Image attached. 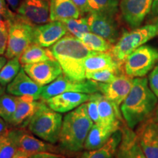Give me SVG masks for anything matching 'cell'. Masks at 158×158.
<instances>
[{"mask_svg": "<svg viewBox=\"0 0 158 158\" xmlns=\"http://www.w3.org/2000/svg\"><path fill=\"white\" fill-rule=\"evenodd\" d=\"M157 100L149 87L147 78H133L131 90L120 107L127 127L133 130L149 117L157 107Z\"/></svg>", "mask_w": 158, "mask_h": 158, "instance_id": "obj_1", "label": "cell"}, {"mask_svg": "<svg viewBox=\"0 0 158 158\" xmlns=\"http://www.w3.org/2000/svg\"><path fill=\"white\" fill-rule=\"evenodd\" d=\"M50 50L64 76L78 81L86 79L84 61L95 51L85 46L78 37L68 35L51 46Z\"/></svg>", "mask_w": 158, "mask_h": 158, "instance_id": "obj_2", "label": "cell"}, {"mask_svg": "<svg viewBox=\"0 0 158 158\" xmlns=\"http://www.w3.org/2000/svg\"><path fill=\"white\" fill-rule=\"evenodd\" d=\"M93 124L89 116L86 102L68 112L63 118L59 134L58 142L60 149L68 152L81 151Z\"/></svg>", "mask_w": 158, "mask_h": 158, "instance_id": "obj_3", "label": "cell"}, {"mask_svg": "<svg viewBox=\"0 0 158 158\" xmlns=\"http://www.w3.org/2000/svg\"><path fill=\"white\" fill-rule=\"evenodd\" d=\"M63 118L43 101L35 114L27 124V128L37 138L48 143L54 144L59 141Z\"/></svg>", "mask_w": 158, "mask_h": 158, "instance_id": "obj_4", "label": "cell"}, {"mask_svg": "<svg viewBox=\"0 0 158 158\" xmlns=\"http://www.w3.org/2000/svg\"><path fill=\"white\" fill-rule=\"evenodd\" d=\"M158 34V27L155 25H146L124 32L112 47L110 54L116 61L124 63L129 55Z\"/></svg>", "mask_w": 158, "mask_h": 158, "instance_id": "obj_5", "label": "cell"}, {"mask_svg": "<svg viewBox=\"0 0 158 158\" xmlns=\"http://www.w3.org/2000/svg\"><path fill=\"white\" fill-rule=\"evenodd\" d=\"M157 62L158 48L150 45H141L124 62V73L131 78L144 77Z\"/></svg>", "mask_w": 158, "mask_h": 158, "instance_id": "obj_6", "label": "cell"}, {"mask_svg": "<svg viewBox=\"0 0 158 158\" xmlns=\"http://www.w3.org/2000/svg\"><path fill=\"white\" fill-rule=\"evenodd\" d=\"M98 92L99 88L97 82L89 79L80 81L71 80L62 73L51 84L43 86L40 100L46 101L51 98L66 92L93 94Z\"/></svg>", "mask_w": 158, "mask_h": 158, "instance_id": "obj_7", "label": "cell"}, {"mask_svg": "<svg viewBox=\"0 0 158 158\" xmlns=\"http://www.w3.org/2000/svg\"><path fill=\"white\" fill-rule=\"evenodd\" d=\"M15 19L32 27L50 22V0H21Z\"/></svg>", "mask_w": 158, "mask_h": 158, "instance_id": "obj_8", "label": "cell"}, {"mask_svg": "<svg viewBox=\"0 0 158 158\" xmlns=\"http://www.w3.org/2000/svg\"><path fill=\"white\" fill-rule=\"evenodd\" d=\"M9 133L14 140L18 150L30 156L41 152H59L54 144L43 141L23 127H13L10 129Z\"/></svg>", "mask_w": 158, "mask_h": 158, "instance_id": "obj_9", "label": "cell"}, {"mask_svg": "<svg viewBox=\"0 0 158 158\" xmlns=\"http://www.w3.org/2000/svg\"><path fill=\"white\" fill-rule=\"evenodd\" d=\"M32 26L17 21L10 24L5 57L12 59L19 57L25 49L32 43Z\"/></svg>", "mask_w": 158, "mask_h": 158, "instance_id": "obj_10", "label": "cell"}, {"mask_svg": "<svg viewBox=\"0 0 158 158\" xmlns=\"http://www.w3.org/2000/svg\"><path fill=\"white\" fill-rule=\"evenodd\" d=\"M26 73L40 86H46L63 73L62 68L56 59L23 65Z\"/></svg>", "mask_w": 158, "mask_h": 158, "instance_id": "obj_11", "label": "cell"}, {"mask_svg": "<svg viewBox=\"0 0 158 158\" xmlns=\"http://www.w3.org/2000/svg\"><path fill=\"white\" fill-rule=\"evenodd\" d=\"M86 18L92 32L107 40L111 44L120 38L119 28L115 16L92 12Z\"/></svg>", "mask_w": 158, "mask_h": 158, "instance_id": "obj_12", "label": "cell"}, {"mask_svg": "<svg viewBox=\"0 0 158 158\" xmlns=\"http://www.w3.org/2000/svg\"><path fill=\"white\" fill-rule=\"evenodd\" d=\"M133 84V78L125 73L118 75L110 83H98L99 92L118 108L130 93Z\"/></svg>", "mask_w": 158, "mask_h": 158, "instance_id": "obj_13", "label": "cell"}, {"mask_svg": "<svg viewBox=\"0 0 158 158\" xmlns=\"http://www.w3.org/2000/svg\"><path fill=\"white\" fill-rule=\"evenodd\" d=\"M152 2L153 0H120L124 21L131 29L138 28L151 11Z\"/></svg>", "mask_w": 158, "mask_h": 158, "instance_id": "obj_14", "label": "cell"}, {"mask_svg": "<svg viewBox=\"0 0 158 158\" xmlns=\"http://www.w3.org/2000/svg\"><path fill=\"white\" fill-rule=\"evenodd\" d=\"M68 29L64 23L54 21L33 27L32 43L48 48L65 36Z\"/></svg>", "mask_w": 158, "mask_h": 158, "instance_id": "obj_15", "label": "cell"}, {"mask_svg": "<svg viewBox=\"0 0 158 158\" xmlns=\"http://www.w3.org/2000/svg\"><path fill=\"white\" fill-rule=\"evenodd\" d=\"M93 94L82 92H66L51 98L45 102L51 109L59 113H66L79 106L87 102L93 98Z\"/></svg>", "mask_w": 158, "mask_h": 158, "instance_id": "obj_16", "label": "cell"}, {"mask_svg": "<svg viewBox=\"0 0 158 158\" xmlns=\"http://www.w3.org/2000/svg\"><path fill=\"white\" fill-rule=\"evenodd\" d=\"M43 86L37 84L28 75L23 68L16 77L7 86V92L12 95L18 97L31 96L36 100H40Z\"/></svg>", "mask_w": 158, "mask_h": 158, "instance_id": "obj_17", "label": "cell"}, {"mask_svg": "<svg viewBox=\"0 0 158 158\" xmlns=\"http://www.w3.org/2000/svg\"><path fill=\"white\" fill-rule=\"evenodd\" d=\"M142 151L147 158H158V122H146L137 134Z\"/></svg>", "mask_w": 158, "mask_h": 158, "instance_id": "obj_18", "label": "cell"}, {"mask_svg": "<svg viewBox=\"0 0 158 158\" xmlns=\"http://www.w3.org/2000/svg\"><path fill=\"white\" fill-rule=\"evenodd\" d=\"M42 100H36L31 96L19 97L17 108L10 125L26 128L29 120L40 106Z\"/></svg>", "mask_w": 158, "mask_h": 158, "instance_id": "obj_19", "label": "cell"}, {"mask_svg": "<svg viewBox=\"0 0 158 158\" xmlns=\"http://www.w3.org/2000/svg\"><path fill=\"white\" fill-rule=\"evenodd\" d=\"M122 133L115 158H147L140 146L137 134L128 127L122 129Z\"/></svg>", "mask_w": 158, "mask_h": 158, "instance_id": "obj_20", "label": "cell"}, {"mask_svg": "<svg viewBox=\"0 0 158 158\" xmlns=\"http://www.w3.org/2000/svg\"><path fill=\"white\" fill-rule=\"evenodd\" d=\"M98 113L100 117V126L120 128L122 116L119 108L107 100L102 94L98 93Z\"/></svg>", "mask_w": 158, "mask_h": 158, "instance_id": "obj_21", "label": "cell"}, {"mask_svg": "<svg viewBox=\"0 0 158 158\" xmlns=\"http://www.w3.org/2000/svg\"><path fill=\"white\" fill-rule=\"evenodd\" d=\"M121 63L116 61L110 52H95L89 56L84 61L86 73L111 69L121 70Z\"/></svg>", "mask_w": 158, "mask_h": 158, "instance_id": "obj_22", "label": "cell"}, {"mask_svg": "<svg viewBox=\"0 0 158 158\" xmlns=\"http://www.w3.org/2000/svg\"><path fill=\"white\" fill-rule=\"evenodd\" d=\"M80 11L73 0H50V20L64 21L78 19Z\"/></svg>", "mask_w": 158, "mask_h": 158, "instance_id": "obj_23", "label": "cell"}, {"mask_svg": "<svg viewBox=\"0 0 158 158\" xmlns=\"http://www.w3.org/2000/svg\"><path fill=\"white\" fill-rule=\"evenodd\" d=\"M119 129L120 128L114 127H102L94 124L85 141L84 149H99L109 140L110 136Z\"/></svg>", "mask_w": 158, "mask_h": 158, "instance_id": "obj_24", "label": "cell"}, {"mask_svg": "<svg viewBox=\"0 0 158 158\" xmlns=\"http://www.w3.org/2000/svg\"><path fill=\"white\" fill-rule=\"evenodd\" d=\"M122 136V130H118L102 147L97 149L86 150L78 158H115Z\"/></svg>", "mask_w": 158, "mask_h": 158, "instance_id": "obj_25", "label": "cell"}, {"mask_svg": "<svg viewBox=\"0 0 158 158\" xmlns=\"http://www.w3.org/2000/svg\"><path fill=\"white\" fill-rule=\"evenodd\" d=\"M49 59H55L50 48H44V47L35 43L29 45L19 56V61L22 65L34 64Z\"/></svg>", "mask_w": 158, "mask_h": 158, "instance_id": "obj_26", "label": "cell"}, {"mask_svg": "<svg viewBox=\"0 0 158 158\" xmlns=\"http://www.w3.org/2000/svg\"><path fill=\"white\" fill-rule=\"evenodd\" d=\"M78 39L89 49L98 52H108L113 47L111 43L107 40L92 31L83 35Z\"/></svg>", "mask_w": 158, "mask_h": 158, "instance_id": "obj_27", "label": "cell"}, {"mask_svg": "<svg viewBox=\"0 0 158 158\" xmlns=\"http://www.w3.org/2000/svg\"><path fill=\"white\" fill-rule=\"evenodd\" d=\"M19 57L10 59L0 70V84L4 88L14 79L21 70Z\"/></svg>", "mask_w": 158, "mask_h": 158, "instance_id": "obj_28", "label": "cell"}, {"mask_svg": "<svg viewBox=\"0 0 158 158\" xmlns=\"http://www.w3.org/2000/svg\"><path fill=\"white\" fill-rule=\"evenodd\" d=\"M19 97L4 94L0 96V117L10 124L17 108Z\"/></svg>", "mask_w": 158, "mask_h": 158, "instance_id": "obj_29", "label": "cell"}, {"mask_svg": "<svg viewBox=\"0 0 158 158\" xmlns=\"http://www.w3.org/2000/svg\"><path fill=\"white\" fill-rule=\"evenodd\" d=\"M119 0H89L91 13L116 16L118 11Z\"/></svg>", "mask_w": 158, "mask_h": 158, "instance_id": "obj_30", "label": "cell"}, {"mask_svg": "<svg viewBox=\"0 0 158 158\" xmlns=\"http://www.w3.org/2000/svg\"><path fill=\"white\" fill-rule=\"evenodd\" d=\"M62 22L64 23L68 31L78 38H80L83 35L91 31L86 17L67 19L62 21Z\"/></svg>", "mask_w": 158, "mask_h": 158, "instance_id": "obj_31", "label": "cell"}, {"mask_svg": "<svg viewBox=\"0 0 158 158\" xmlns=\"http://www.w3.org/2000/svg\"><path fill=\"white\" fill-rule=\"evenodd\" d=\"M121 73V70L105 69V70L86 73V78L89 80L98 83H110L115 80L116 77Z\"/></svg>", "mask_w": 158, "mask_h": 158, "instance_id": "obj_32", "label": "cell"}, {"mask_svg": "<svg viewBox=\"0 0 158 158\" xmlns=\"http://www.w3.org/2000/svg\"><path fill=\"white\" fill-rule=\"evenodd\" d=\"M18 152V147L9 132L0 135V158H13Z\"/></svg>", "mask_w": 158, "mask_h": 158, "instance_id": "obj_33", "label": "cell"}, {"mask_svg": "<svg viewBox=\"0 0 158 158\" xmlns=\"http://www.w3.org/2000/svg\"><path fill=\"white\" fill-rule=\"evenodd\" d=\"M98 92H95L93 94V98H92L89 101L86 102L87 105V110L89 116L92 121L93 122L94 124H98L100 125V117H99V113H98Z\"/></svg>", "mask_w": 158, "mask_h": 158, "instance_id": "obj_34", "label": "cell"}, {"mask_svg": "<svg viewBox=\"0 0 158 158\" xmlns=\"http://www.w3.org/2000/svg\"><path fill=\"white\" fill-rule=\"evenodd\" d=\"M10 23H7L0 27V56L5 54L8 41Z\"/></svg>", "mask_w": 158, "mask_h": 158, "instance_id": "obj_35", "label": "cell"}, {"mask_svg": "<svg viewBox=\"0 0 158 158\" xmlns=\"http://www.w3.org/2000/svg\"><path fill=\"white\" fill-rule=\"evenodd\" d=\"M148 83L151 90L158 98V64L154 67L152 71L150 73Z\"/></svg>", "mask_w": 158, "mask_h": 158, "instance_id": "obj_36", "label": "cell"}, {"mask_svg": "<svg viewBox=\"0 0 158 158\" xmlns=\"http://www.w3.org/2000/svg\"><path fill=\"white\" fill-rule=\"evenodd\" d=\"M80 11L81 16H84L91 13V9L89 4V0H73Z\"/></svg>", "mask_w": 158, "mask_h": 158, "instance_id": "obj_37", "label": "cell"}, {"mask_svg": "<svg viewBox=\"0 0 158 158\" xmlns=\"http://www.w3.org/2000/svg\"><path fill=\"white\" fill-rule=\"evenodd\" d=\"M30 158H64L62 155L56 153L51 152H41L31 155Z\"/></svg>", "mask_w": 158, "mask_h": 158, "instance_id": "obj_38", "label": "cell"}, {"mask_svg": "<svg viewBox=\"0 0 158 158\" xmlns=\"http://www.w3.org/2000/svg\"><path fill=\"white\" fill-rule=\"evenodd\" d=\"M10 124L2 118L0 117V135L7 134L10 131Z\"/></svg>", "mask_w": 158, "mask_h": 158, "instance_id": "obj_39", "label": "cell"}, {"mask_svg": "<svg viewBox=\"0 0 158 158\" xmlns=\"http://www.w3.org/2000/svg\"><path fill=\"white\" fill-rule=\"evenodd\" d=\"M6 2H7V5L11 9V10L15 13L21 2V0H6Z\"/></svg>", "mask_w": 158, "mask_h": 158, "instance_id": "obj_40", "label": "cell"}, {"mask_svg": "<svg viewBox=\"0 0 158 158\" xmlns=\"http://www.w3.org/2000/svg\"><path fill=\"white\" fill-rule=\"evenodd\" d=\"M152 13L154 15H158V0H153L152 5Z\"/></svg>", "mask_w": 158, "mask_h": 158, "instance_id": "obj_41", "label": "cell"}, {"mask_svg": "<svg viewBox=\"0 0 158 158\" xmlns=\"http://www.w3.org/2000/svg\"><path fill=\"white\" fill-rule=\"evenodd\" d=\"M30 157H31L30 155H27V154H25L22 152L19 151V150H18L16 154H15L14 157L13 158H30Z\"/></svg>", "mask_w": 158, "mask_h": 158, "instance_id": "obj_42", "label": "cell"}, {"mask_svg": "<svg viewBox=\"0 0 158 158\" xmlns=\"http://www.w3.org/2000/svg\"><path fill=\"white\" fill-rule=\"evenodd\" d=\"M6 63H7V58L5 56H0V70L2 69Z\"/></svg>", "mask_w": 158, "mask_h": 158, "instance_id": "obj_43", "label": "cell"}, {"mask_svg": "<svg viewBox=\"0 0 158 158\" xmlns=\"http://www.w3.org/2000/svg\"><path fill=\"white\" fill-rule=\"evenodd\" d=\"M4 94H5V88H4L3 86L0 84V96L3 95Z\"/></svg>", "mask_w": 158, "mask_h": 158, "instance_id": "obj_44", "label": "cell"}, {"mask_svg": "<svg viewBox=\"0 0 158 158\" xmlns=\"http://www.w3.org/2000/svg\"><path fill=\"white\" fill-rule=\"evenodd\" d=\"M155 120L158 122V106L157 108H156V111H155Z\"/></svg>", "mask_w": 158, "mask_h": 158, "instance_id": "obj_45", "label": "cell"}, {"mask_svg": "<svg viewBox=\"0 0 158 158\" xmlns=\"http://www.w3.org/2000/svg\"><path fill=\"white\" fill-rule=\"evenodd\" d=\"M157 27H158V22H157Z\"/></svg>", "mask_w": 158, "mask_h": 158, "instance_id": "obj_46", "label": "cell"}]
</instances>
